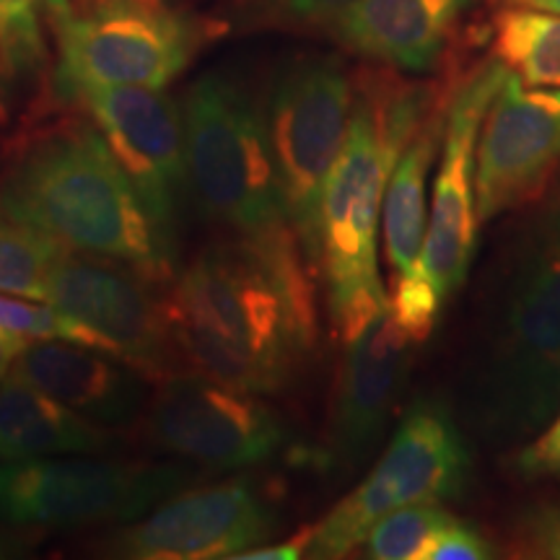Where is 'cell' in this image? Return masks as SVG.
<instances>
[{"label":"cell","instance_id":"1","mask_svg":"<svg viewBox=\"0 0 560 560\" xmlns=\"http://www.w3.org/2000/svg\"><path fill=\"white\" fill-rule=\"evenodd\" d=\"M454 86L408 81L389 66L353 73V112L346 143L322 192L319 265L327 310L340 340L389 304L380 276V223L397 159Z\"/></svg>","mask_w":560,"mask_h":560},{"label":"cell","instance_id":"2","mask_svg":"<svg viewBox=\"0 0 560 560\" xmlns=\"http://www.w3.org/2000/svg\"><path fill=\"white\" fill-rule=\"evenodd\" d=\"M0 215L153 283L174 276L136 187L89 115H66L19 140L0 185Z\"/></svg>","mask_w":560,"mask_h":560},{"label":"cell","instance_id":"3","mask_svg":"<svg viewBox=\"0 0 560 560\" xmlns=\"http://www.w3.org/2000/svg\"><path fill=\"white\" fill-rule=\"evenodd\" d=\"M501 255L486 361V425L527 439L560 405V177L522 208Z\"/></svg>","mask_w":560,"mask_h":560},{"label":"cell","instance_id":"4","mask_svg":"<svg viewBox=\"0 0 560 560\" xmlns=\"http://www.w3.org/2000/svg\"><path fill=\"white\" fill-rule=\"evenodd\" d=\"M299 236L223 242L202 252L166 296L170 317L257 361L289 387L317 342V299Z\"/></svg>","mask_w":560,"mask_h":560},{"label":"cell","instance_id":"5","mask_svg":"<svg viewBox=\"0 0 560 560\" xmlns=\"http://www.w3.org/2000/svg\"><path fill=\"white\" fill-rule=\"evenodd\" d=\"M182 120L190 192L206 219L244 242L291 234L265 100L236 75L210 70L187 89Z\"/></svg>","mask_w":560,"mask_h":560},{"label":"cell","instance_id":"6","mask_svg":"<svg viewBox=\"0 0 560 560\" xmlns=\"http://www.w3.org/2000/svg\"><path fill=\"white\" fill-rule=\"evenodd\" d=\"M58 66L52 96L83 83L166 89L219 32L170 0H45Z\"/></svg>","mask_w":560,"mask_h":560},{"label":"cell","instance_id":"7","mask_svg":"<svg viewBox=\"0 0 560 560\" xmlns=\"http://www.w3.org/2000/svg\"><path fill=\"white\" fill-rule=\"evenodd\" d=\"M195 478L185 465L107 454L5 462L0 467V520L39 529L136 522Z\"/></svg>","mask_w":560,"mask_h":560},{"label":"cell","instance_id":"8","mask_svg":"<svg viewBox=\"0 0 560 560\" xmlns=\"http://www.w3.org/2000/svg\"><path fill=\"white\" fill-rule=\"evenodd\" d=\"M265 112L285 213L317 268L322 192L348 136L353 75L335 55H304L278 70Z\"/></svg>","mask_w":560,"mask_h":560},{"label":"cell","instance_id":"9","mask_svg":"<svg viewBox=\"0 0 560 560\" xmlns=\"http://www.w3.org/2000/svg\"><path fill=\"white\" fill-rule=\"evenodd\" d=\"M470 467V446L452 412L441 402L418 400L366 480L310 529L304 556L342 558L361 548L371 527L392 511L457 499Z\"/></svg>","mask_w":560,"mask_h":560},{"label":"cell","instance_id":"10","mask_svg":"<svg viewBox=\"0 0 560 560\" xmlns=\"http://www.w3.org/2000/svg\"><path fill=\"white\" fill-rule=\"evenodd\" d=\"M143 423L153 450L215 472L262 465L291 441L285 418L260 395L200 371H172L156 382Z\"/></svg>","mask_w":560,"mask_h":560},{"label":"cell","instance_id":"11","mask_svg":"<svg viewBox=\"0 0 560 560\" xmlns=\"http://www.w3.org/2000/svg\"><path fill=\"white\" fill-rule=\"evenodd\" d=\"M79 104L109 143L128 174L166 262L177 265L179 202L190 192L182 104L164 89L145 86H73L55 104Z\"/></svg>","mask_w":560,"mask_h":560},{"label":"cell","instance_id":"12","mask_svg":"<svg viewBox=\"0 0 560 560\" xmlns=\"http://www.w3.org/2000/svg\"><path fill=\"white\" fill-rule=\"evenodd\" d=\"M153 285L128 265L66 249L47 280V304L79 325L86 346L107 350L156 384L174 371L179 348L170 306Z\"/></svg>","mask_w":560,"mask_h":560},{"label":"cell","instance_id":"13","mask_svg":"<svg viewBox=\"0 0 560 560\" xmlns=\"http://www.w3.org/2000/svg\"><path fill=\"white\" fill-rule=\"evenodd\" d=\"M506 75L509 68L501 60H482L465 79L454 83L446 109L429 229L418 257V265L444 301L465 285L472 265L480 226L475 213L478 138L482 120Z\"/></svg>","mask_w":560,"mask_h":560},{"label":"cell","instance_id":"14","mask_svg":"<svg viewBox=\"0 0 560 560\" xmlns=\"http://www.w3.org/2000/svg\"><path fill=\"white\" fill-rule=\"evenodd\" d=\"M560 174V89L524 86L506 75L490 104L475 159L478 223L540 200Z\"/></svg>","mask_w":560,"mask_h":560},{"label":"cell","instance_id":"15","mask_svg":"<svg viewBox=\"0 0 560 560\" xmlns=\"http://www.w3.org/2000/svg\"><path fill=\"white\" fill-rule=\"evenodd\" d=\"M278 509L252 478L185 488L112 537L115 556L138 560L236 558L268 542Z\"/></svg>","mask_w":560,"mask_h":560},{"label":"cell","instance_id":"16","mask_svg":"<svg viewBox=\"0 0 560 560\" xmlns=\"http://www.w3.org/2000/svg\"><path fill=\"white\" fill-rule=\"evenodd\" d=\"M342 342L346 355L335 384L327 465L340 472H353L384 439L392 412L408 384L410 348L416 342L397 325L389 304Z\"/></svg>","mask_w":560,"mask_h":560},{"label":"cell","instance_id":"17","mask_svg":"<svg viewBox=\"0 0 560 560\" xmlns=\"http://www.w3.org/2000/svg\"><path fill=\"white\" fill-rule=\"evenodd\" d=\"M11 374L104 425L130 423L151 400V382L138 369L73 340H30Z\"/></svg>","mask_w":560,"mask_h":560},{"label":"cell","instance_id":"18","mask_svg":"<svg viewBox=\"0 0 560 560\" xmlns=\"http://www.w3.org/2000/svg\"><path fill=\"white\" fill-rule=\"evenodd\" d=\"M478 0H361L330 37L348 52L402 73L439 66L457 24Z\"/></svg>","mask_w":560,"mask_h":560},{"label":"cell","instance_id":"19","mask_svg":"<svg viewBox=\"0 0 560 560\" xmlns=\"http://www.w3.org/2000/svg\"><path fill=\"white\" fill-rule=\"evenodd\" d=\"M125 450L117 425H104L9 374L0 380V462Z\"/></svg>","mask_w":560,"mask_h":560},{"label":"cell","instance_id":"20","mask_svg":"<svg viewBox=\"0 0 560 560\" xmlns=\"http://www.w3.org/2000/svg\"><path fill=\"white\" fill-rule=\"evenodd\" d=\"M446 109H450V102L441 104L429 120L420 125V130L405 145L389 177L382 210V234L384 257H387L392 276H400L412 262H418L420 249H423L425 192H429L431 170L441 153Z\"/></svg>","mask_w":560,"mask_h":560},{"label":"cell","instance_id":"21","mask_svg":"<svg viewBox=\"0 0 560 560\" xmlns=\"http://www.w3.org/2000/svg\"><path fill=\"white\" fill-rule=\"evenodd\" d=\"M493 58L532 89H560V13L506 5L493 21Z\"/></svg>","mask_w":560,"mask_h":560},{"label":"cell","instance_id":"22","mask_svg":"<svg viewBox=\"0 0 560 560\" xmlns=\"http://www.w3.org/2000/svg\"><path fill=\"white\" fill-rule=\"evenodd\" d=\"M45 0H0V94H11L45 70Z\"/></svg>","mask_w":560,"mask_h":560},{"label":"cell","instance_id":"23","mask_svg":"<svg viewBox=\"0 0 560 560\" xmlns=\"http://www.w3.org/2000/svg\"><path fill=\"white\" fill-rule=\"evenodd\" d=\"M62 252L52 236L0 215V291L47 301V280Z\"/></svg>","mask_w":560,"mask_h":560},{"label":"cell","instance_id":"24","mask_svg":"<svg viewBox=\"0 0 560 560\" xmlns=\"http://www.w3.org/2000/svg\"><path fill=\"white\" fill-rule=\"evenodd\" d=\"M457 516L441 503H416L382 516L363 540V556L374 560H423L439 532Z\"/></svg>","mask_w":560,"mask_h":560},{"label":"cell","instance_id":"25","mask_svg":"<svg viewBox=\"0 0 560 560\" xmlns=\"http://www.w3.org/2000/svg\"><path fill=\"white\" fill-rule=\"evenodd\" d=\"M361 0H240L234 26L242 32H327Z\"/></svg>","mask_w":560,"mask_h":560},{"label":"cell","instance_id":"26","mask_svg":"<svg viewBox=\"0 0 560 560\" xmlns=\"http://www.w3.org/2000/svg\"><path fill=\"white\" fill-rule=\"evenodd\" d=\"M389 306L397 325L418 346V342L431 338L433 327L439 322L441 306H444V299L439 296L436 285L431 283L423 268L418 262H412L408 270L395 276Z\"/></svg>","mask_w":560,"mask_h":560},{"label":"cell","instance_id":"27","mask_svg":"<svg viewBox=\"0 0 560 560\" xmlns=\"http://www.w3.org/2000/svg\"><path fill=\"white\" fill-rule=\"evenodd\" d=\"M0 330L24 340H73L83 342V332L52 304H37V299L0 291ZM86 346V342H83Z\"/></svg>","mask_w":560,"mask_h":560},{"label":"cell","instance_id":"28","mask_svg":"<svg viewBox=\"0 0 560 560\" xmlns=\"http://www.w3.org/2000/svg\"><path fill=\"white\" fill-rule=\"evenodd\" d=\"M514 552L522 558L560 560V509L527 511L514 529Z\"/></svg>","mask_w":560,"mask_h":560},{"label":"cell","instance_id":"29","mask_svg":"<svg viewBox=\"0 0 560 560\" xmlns=\"http://www.w3.org/2000/svg\"><path fill=\"white\" fill-rule=\"evenodd\" d=\"M499 556L495 545L470 522L454 520L429 545L423 560H486Z\"/></svg>","mask_w":560,"mask_h":560},{"label":"cell","instance_id":"30","mask_svg":"<svg viewBox=\"0 0 560 560\" xmlns=\"http://www.w3.org/2000/svg\"><path fill=\"white\" fill-rule=\"evenodd\" d=\"M520 470L529 475L560 472V412L532 444L520 454Z\"/></svg>","mask_w":560,"mask_h":560},{"label":"cell","instance_id":"31","mask_svg":"<svg viewBox=\"0 0 560 560\" xmlns=\"http://www.w3.org/2000/svg\"><path fill=\"white\" fill-rule=\"evenodd\" d=\"M306 542H310V529L301 532V535L291 537L285 542H262L257 548H249L240 552V560H296L306 552Z\"/></svg>","mask_w":560,"mask_h":560},{"label":"cell","instance_id":"32","mask_svg":"<svg viewBox=\"0 0 560 560\" xmlns=\"http://www.w3.org/2000/svg\"><path fill=\"white\" fill-rule=\"evenodd\" d=\"M26 342L30 340L19 338V335H13V332L0 330V380H5V376L11 374L13 363H16L19 353L24 350Z\"/></svg>","mask_w":560,"mask_h":560},{"label":"cell","instance_id":"33","mask_svg":"<svg viewBox=\"0 0 560 560\" xmlns=\"http://www.w3.org/2000/svg\"><path fill=\"white\" fill-rule=\"evenodd\" d=\"M506 5H524V9L560 13V0H506Z\"/></svg>","mask_w":560,"mask_h":560},{"label":"cell","instance_id":"34","mask_svg":"<svg viewBox=\"0 0 560 560\" xmlns=\"http://www.w3.org/2000/svg\"><path fill=\"white\" fill-rule=\"evenodd\" d=\"M11 548H13V542L5 540V537H0V556H9Z\"/></svg>","mask_w":560,"mask_h":560}]
</instances>
